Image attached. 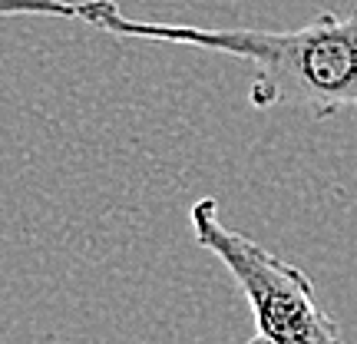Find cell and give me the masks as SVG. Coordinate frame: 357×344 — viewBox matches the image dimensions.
Segmentation results:
<instances>
[{
	"mask_svg": "<svg viewBox=\"0 0 357 344\" xmlns=\"http://www.w3.org/2000/svg\"><path fill=\"white\" fill-rule=\"evenodd\" d=\"M10 17H53V20H79V0H0V20Z\"/></svg>",
	"mask_w": 357,
	"mask_h": 344,
	"instance_id": "cell-3",
	"label": "cell"
},
{
	"mask_svg": "<svg viewBox=\"0 0 357 344\" xmlns=\"http://www.w3.org/2000/svg\"><path fill=\"white\" fill-rule=\"evenodd\" d=\"M189 225L199 248L215 255L245 294L255 324L248 344H344L307 271L268 252L252 235L229 229L218 218L215 199L192 202Z\"/></svg>",
	"mask_w": 357,
	"mask_h": 344,
	"instance_id": "cell-2",
	"label": "cell"
},
{
	"mask_svg": "<svg viewBox=\"0 0 357 344\" xmlns=\"http://www.w3.org/2000/svg\"><path fill=\"white\" fill-rule=\"evenodd\" d=\"M79 20L113 37L195 47L252 63L248 103L255 110L301 106L314 119L357 110V10L318 13L298 30H222L136 20L113 0H79Z\"/></svg>",
	"mask_w": 357,
	"mask_h": 344,
	"instance_id": "cell-1",
	"label": "cell"
}]
</instances>
